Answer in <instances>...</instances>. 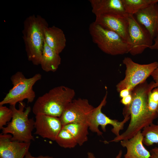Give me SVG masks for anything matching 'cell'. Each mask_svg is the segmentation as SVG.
Returning a JSON list of instances; mask_svg holds the SVG:
<instances>
[{"mask_svg": "<svg viewBox=\"0 0 158 158\" xmlns=\"http://www.w3.org/2000/svg\"><path fill=\"white\" fill-rule=\"evenodd\" d=\"M44 32L46 43L54 51L60 54L66 45V40L63 30L53 25L46 28Z\"/></svg>", "mask_w": 158, "mask_h": 158, "instance_id": "17", "label": "cell"}, {"mask_svg": "<svg viewBox=\"0 0 158 158\" xmlns=\"http://www.w3.org/2000/svg\"><path fill=\"white\" fill-rule=\"evenodd\" d=\"M94 108L87 99H74L59 117L62 126L73 123H87Z\"/></svg>", "mask_w": 158, "mask_h": 158, "instance_id": "10", "label": "cell"}, {"mask_svg": "<svg viewBox=\"0 0 158 158\" xmlns=\"http://www.w3.org/2000/svg\"><path fill=\"white\" fill-rule=\"evenodd\" d=\"M9 134H0V158H25L30 142L13 140Z\"/></svg>", "mask_w": 158, "mask_h": 158, "instance_id": "12", "label": "cell"}, {"mask_svg": "<svg viewBox=\"0 0 158 158\" xmlns=\"http://www.w3.org/2000/svg\"><path fill=\"white\" fill-rule=\"evenodd\" d=\"M25 158H54L52 157L49 156L40 155L37 157L33 156L29 152L26 155Z\"/></svg>", "mask_w": 158, "mask_h": 158, "instance_id": "27", "label": "cell"}, {"mask_svg": "<svg viewBox=\"0 0 158 158\" xmlns=\"http://www.w3.org/2000/svg\"><path fill=\"white\" fill-rule=\"evenodd\" d=\"M141 131L129 139L120 141V144L127 150L123 158H150L151 154L144 146Z\"/></svg>", "mask_w": 158, "mask_h": 158, "instance_id": "16", "label": "cell"}, {"mask_svg": "<svg viewBox=\"0 0 158 158\" xmlns=\"http://www.w3.org/2000/svg\"><path fill=\"white\" fill-rule=\"evenodd\" d=\"M151 156L150 158H158V154L154 152L152 150H150Z\"/></svg>", "mask_w": 158, "mask_h": 158, "instance_id": "30", "label": "cell"}, {"mask_svg": "<svg viewBox=\"0 0 158 158\" xmlns=\"http://www.w3.org/2000/svg\"><path fill=\"white\" fill-rule=\"evenodd\" d=\"M92 11L96 16L109 15L127 17L122 0H90Z\"/></svg>", "mask_w": 158, "mask_h": 158, "instance_id": "14", "label": "cell"}, {"mask_svg": "<svg viewBox=\"0 0 158 158\" xmlns=\"http://www.w3.org/2000/svg\"><path fill=\"white\" fill-rule=\"evenodd\" d=\"M156 87L154 81L148 83L146 81L135 87L131 91L132 100L131 104L126 106L123 113H128L130 121L126 130L121 134L107 142H117L129 139L139 131L153 123L158 115L152 113L148 105L149 92Z\"/></svg>", "mask_w": 158, "mask_h": 158, "instance_id": "1", "label": "cell"}, {"mask_svg": "<svg viewBox=\"0 0 158 158\" xmlns=\"http://www.w3.org/2000/svg\"><path fill=\"white\" fill-rule=\"evenodd\" d=\"M95 22L103 28L117 33L131 45L127 17L109 15H101L96 16Z\"/></svg>", "mask_w": 158, "mask_h": 158, "instance_id": "13", "label": "cell"}, {"mask_svg": "<svg viewBox=\"0 0 158 158\" xmlns=\"http://www.w3.org/2000/svg\"><path fill=\"white\" fill-rule=\"evenodd\" d=\"M13 116L11 109L4 105H0V129H2L4 126L11 120Z\"/></svg>", "mask_w": 158, "mask_h": 158, "instance_id": "24", "label": "cell"}, {"mask_svg": "<svg viewBox=\"0 0 158 158\" xmlns=\"http://www.w3.org/2000/svg\"><path fill=\"white\" fill-rule=\"evenodd\" d=\"M123 63L126 67L125 76L116 85L118 92L124 89L131 91L137 86L146 81L158 66L157 61L141 64L135 62L129 57H125Z\"/></svg>", "mask_w": 158, "mask_h": 158, "instance_id": "7", "label": "cell"}, {"mask_svg": "<svg viewBox=\"0 0 158 158\" xmlns=\"http://www.w3.org/2000/svg\"><path fill=\"white\" fill-rule=\"evenodd\" d=\"M128 33L131 44L129 53L135 56L142 53L153 44V39L147 30L137 20L134 15L127 17Z\"/></svg>", "mask_w": 158, "mask_h": 158, "instance_id": "9", "label": "cell"}, {"mask_svg": "<svg viewBox=\"0 0 158 158\" xmlns=\"http://www.w3.org/2000/svg\"><path fill=\"white\" fill-rule=\"evenodd\" d=\"M151 150L153 151L158 154V147H155L152 148L151 149Z\"/></svg>", "mask_w": 158, "mask_h": 158, "instance_id": "33", "label": "cell"}, {"mask_svg": "<svg viewBox=\"0 0 158 158\" xmlns=\"http://www.w3.org/2000/svg\"><path fill=\"white\" fill-rule=\"evenodd\" d=\"M55 141L60 146L65 148H73L78 145L71 133L63 127Z\"/></svg>", "mask_w": 158, "mask_h": 158, "instance_id": "22", "label": "cell"}, {"mask_svg": "<svg viewBox=\"0 0 158 158\" xmlns=\"http://www.w3.org/2000/svg\"><path fill=\"white\" fill-rule=\"evenodd\" d=\"M89 30L93 42L104 53L115 56L129 53L131 45L116 32L95 21L90 25Z\"/></svg>", "mask_w": 158, "mask_h": 158, "instance_id": "5", "label": "cell"}, {"mask_svg": "<svg viewBox=\"0 0 158 158\" xmlns=\"http://www.w3.org/2000/svg\"><path fill=\"white\" fill-rule=\"evenodd\" d=\"M72 136L77 144L81 146L88 140V126L87 123H73L63 126Z\"/></svg>", "mask_w": 158, "mask_h": 158, "instance_id": "19", "label": "cell"}, {"mask_svg": "<svg viewBox=\"0 0 158 158\" xmlns=\"http://www.w3.org/2000/svg\"><path fill=\"white\" fill-rule=\"evenodd\" d=\"M75 95L73 89L63 85L54 87L37 98L33 106L32 112L35 115H46L59 118Z\"/></svg>", "mask_w": 158, "mask_h": 158, "instance_id": "3", "label": "cell"}, {"mask_svg": "<svg viewBox=\"0 0 158 158\" xmlns=\"http://www.w3.org/2000/svg\"><path fill=\"white\" fill-rule=\"evenodd\" d=\"M132 97L131 94L128 96L121 98V103L125 106L129 105L131 103Z\"/></svg>", "mask_w": 158, "mask_h": 158, "instance_id": "25", "label": "cell"}, {"mask_svg": "<svg viewBox=\"0 0 158 158\" xmlns=\"http://www.w3.org/2000/svg\"><path fill=\"white\" fill-rule=\"evenodd\" d=\"M158 3L150 4L134 15L138 21L148 31L153 40L158 34Z\"/></svg>", "mask_w": 158, "mask_h": 158, "instance_id": "15", "label": "cell"}, {"mask_svg": "<svg viewBox=\"0 0 158 158\" xmlns=\"http://www.w3.org/2000/svg\"><path fill=\"white\" fill-rule=\"evenodd\" d=\"M148 105L152 113L158 115V87L154 88L149 93Z\"/></svg>", "mask_w": 158, "mask_h": 158, "instance_id": "23", "label": "cell"}, {"mask_svg": "<svg viewBox=\"0 0 158 158\" xmlns=\"http://www.w3.org/2000/svg\"><path fill=\"white\" fill-rule=\"evenodd\" d=\"M49 27L46 19L40 15H30L23 22L22 31L28 60L33 65H40L44 44V30Z\"/></svg>", "mask_w": 158, "mask_h": 158, "instance_id": "2", "label": "cell"}, {"mask_svg": "<svg viewBox=\"0 0 158 158\" xmlns=\"http://www.w3.org/2000/svg\"><path fill=\"white\" fill-rule=\"evenodd\" d=\"M107 96V92L106 93L99 105L94 108L91 115L88 118L87 123L89 129L92 132L96 133L98 135H102L103 133L99 128L100 126L104 132L106 131V127L108 125L113 126L111 131L116 136H119L121 130L124 128L125 124L130 118V114L128 113L123 114L124 118L121 121H119L116 119L110 118L102 113V109L106 104Z\"/></svg>", "mask_w": 158, "mask_h": 158, "instance_id": "8", "label": "cell"}, {"mask_svg": "<svg viewBox=\"0 0 158 158\" xmlns=\"http://www.w3.org/2000/svg\"><path fill=\"white\" fill-rule=\"evenodd\" d=\"M88 158H96L94 154L91 152H88L87 153Z\"/></svg>", "mask_w": 158, "mask_h": 158, "instance_id": "31", "label": "cell"}, {"mask_svg": "<svg viewBox=\"0 0 158 158\" xmlns=\"http://www.w3.org/2000/svg\"><path fill=\"white\" fill-rule=\"evenodd\" d=\"M151 76L154 80L156 87H158V66L152 72Z\"/></svg>", "mask_w": 158, "mask_h": 158, "instance_id": "26", "label": "cell"}, {"mask_svg": "<svg viewBox=\"0 0 158 158\" xmlns=\"http://www.w3.org/2000/svg\"><path fill=\"white\" fill-rule=\"evenodd\" d=\"M126 13L134 15L140 10L155 3L158 0H122Z\"/></svg>", "mask_w": 158, "mask_h": 158, "instance_id": "20", "label": "cell"}, {"mask_svg": "<svg viewBox=\"0 0 158 158\" xmlns=\"http://www.w3.org/2000/svg\"><path fill=\"white\" fill-rule=\"evenodd\" d=\"M120 97L122 98L126 97L130 94L131 91L127 89H124L119 92Z\"/></svg>", "mask_w": 158, "mask_h": 158, "instance_id": "28", "label": "cell"}, {"mask_svg": "<svg viewBox=\"0 0 158 158\" xmlns=\"http://www.w3.org/2000/svg\"><path fill=\"white\" fill-rule=\"evenodd\" d=\"M25 107V104L23 102L19 103L18 109L15 105H10L9 108L13 111L12 118L2 128V133L11 134L13 140L31 142L35 140L32 132L35 128V121L33 118H28L30 107H28L24 110Z\"/></svg>", "mask_w": 158, "mask_h": 158, "instance_id": "4", "label": "cell"}, {"mask_svg": "<svg viewBox=\"0 0 158 158\" xmlns=\"http://www.w3.org/2000/svg\"><path fill=\"white\" fill-rule=\"evenodd\" d=\"M154 43L149 48L152 50H158V34L154 39Z\"/></svg>", "mask_w": 158, "mask_h": 158, "instance_id": "29", "label": "cell"}, {"mask_svg": "<svg viewBox=\"0 0 158 158\" xmlns=\"http://www.w3.org/2000/svg\"><path fill=\"white\" fill-rule=\"evenodd\" d=\"M59 54L54 51L46 43L44 44L40 65L42 69L46 72H55L61 63Z\"/></svg>", "mask_w": 158, "mask_h": 158, "instance_id": "18", "label": "cell"}, {"mask_svg": "<svg viewBox=\"0 0 158 158\" xmlns=\"http://www.w3.org/2000/svg\"><path fill=\"white\" fill-rule=\"evenodd\" d=\"M41 78L42 75L39 73L27 78L22 72H16L11 78L13 87L0 102V105L8 104L16 106L17 103L25 99L27 100L28 103L32 102L35 97L33 86Z\"/></svg>", "mask_w": 158, "mask_h": 158, "instance_id": "6", "label": "cell"}, {"mask_svg": "<svg viewBox=\"0 0 158 158\" xmlns=\"http://www.w3.org/2000/svg\"><path fill=\"white\" fill-rule=\"evenodd\" d=\"M62 126L59 117L46 115H35V134L43 138L55 141Z\"/></svg>", "mask_w": 158, "mask_h": 158, "instance_id": "11", "label": "cell"}, {"mask_svg": "<svg viewBox=\"0 0 158 158\" xmlns=\"http://www.w3.org/2000/svg\"><path fill=\"white\" fill-rule=\"evenodd\" d=\"M122 151L120 150L115 158H121L122 155Z\"/></svg>", "mask_w": 158, "mask_h": 158, "instance_id": "32", "label": "cell"}, {"mask_svg": "<svg viewBox=\"0 0 158 158\" xmlns=\"http://www.w3.org/2000/svg\"><path fill=\"white\" fill-rule=\"evenodd\" d=\"M143 135V142L147 146L158 143V121L156 124L153 123L144 128L142 132Z\"/></svg>", "mask_w": 158, "mask_h": 158, "instance_id": "21", "label": "cell"}]
</instances>
